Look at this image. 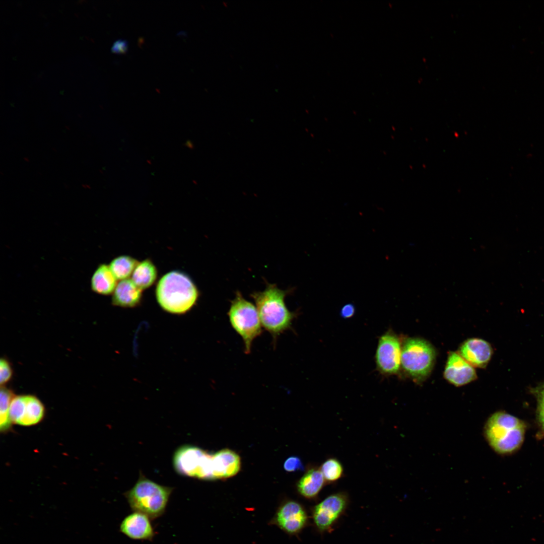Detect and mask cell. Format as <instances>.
<instances>
[{"instance_id": "cell-1", "label": "cell", "mask_w": 544, "mask_h": 544, "mask_svg": "<svg viewBox=\"0 0 544 544\" xmlns=\"http://www.w3.org/2000/svg\"><path fill=\"white\" fill-rule=\"evenodd\" d=\"M289 293L275 284H268L263 291L251 294L262 327L271 335L274 346L281 334L292 329L296 315L286 305L285 299Z\"/></svg>"}, {"instance_id": "cell-2", "label": "cell", "mask_w": 544, "mask_h": 544, "mask_svg": "<svg viewBox=\"0 0 544 544\" xmlns=\"http://www.w3.org/2000/svg\"><path fill=\"white\" fill-rule=\"evenodd\" d=\"M157 301L165 310L175 314L184 313L194 305L198 293L185 274L172 271L159 281L156 291Z\"/></svg>"}, {"instance_id": "cell-3", "label": "cell", "mask_w": 544, "mask_h": 544, "mask_svg": "<svg viewBox=\"0 0 544 544\" xmlns=\"http://www.w3.org/2000/svg\"><path fill=\"white\" fill-rule=\"evenodd\" d=\"M526 426L518 418L504 412L492 415L485 426V435L492 449L501 454H511L522 445Z\"/></svg>"}, {"instance_id": "cell-4", "label": "cell", "mask_w": 544, "mask_h": 544, "mask_svg": "<svg viewBox=\"0 0 544 544\" xmlns=\"http://www.w3.org/2000/svg\"><path fill=\"white\" fill-rule=\"evenodd\" d=\"M173 489L159 485L140 473L137 483L124 494L132 511L148 516L151 520L165 512Z\"/></svg>"}, {"instance_id": "cell-5", "label": "cell", "mask_w": 544, "mask_h": 544, "mask_svg": "<svg viewBox=\"0 0 544 544\" xmlns=\"http://www.w3.org/2000/svg\"><path fill=\"white\" fill-rule=\"evenodd\" d=\"M227 315L231 327L243 341L245 353L249 354L253 341L262 332L256 306L238 291L231 302Z\"/></svg>"}, {"instance_id": "cell-6", "label": "cell", "mask_w": 544, "mask_h": 544, "mask_svg": "<svg viewBox=\"0 0 544 544\" xmlns=\"http://www.w3.org/2000/svg\"><path fill=\"white\" fill-rule=\"evenodd\" d=\"M436 351L424 339H406L401 346V367L416 383H421L430 375L435 364Z\"/></svg>"}, {"instance_id": "cell-7", "label": "cell", "mask_w": 544, "mask_h": 544, "mask_svg": "<svg viewBox=\"0 0 544 544\" xmlns=\"http://www.w3.org/2000/svg\"><path fill=\"white\" fill-rule=\"evenodd\" d=\"M349 503L347 493L340 492L328 496L312 508L314 524L319 532L332 528L346 511Z\"/></svg>"}, {"instance_id": "cell-8", "label": "cell", "mask_w": 544, "mask_h": 544, "mask_svg": "<svg viewBox=\"0 0 544 544\" xmlns=\"http://www.w3.org/2000/svg\"><path fill=\"white\" fill-rule=\"evenodd\" d=\"M401 346L399 337L391 331L386 332L379 337L375 358L380 373L391 375L399 372Z\"/></svg>"}, {"instance_id": "cell-9", "label": "cell", "mask_w": 544, "mask_h": 544, "mask_svg": "<svg viewBox=\"0 0 544 544\" xmlns=\"http://www.w3.org/2000/svg\"><path fill=\"white\" fill-rule=\"evenodd\" d=\"M45 415L42 402L31 395H21L12 403L10 417L13 423L22 426H31L40 423Z\"/></svg>"}, {"instance_id": "cell-10", "label": "cell", "mask_w": 544, "mask_h": 544, "mask_svg": "<svg viewBox=\"0 0 544 544\" xmlns=\"http://www.w3.org/2000/svg\"><path fill=\"white\" fill-rule=\"evenodd\" d=\"M275 521L283 530L289 534H295L306 526L308 517L305 509L300 504L290 501L280 507Z\"/></svg>"}, {"instance_id": "cell-11", "label": "cell", "mask_w": 544, "mask_h": 544, "mask_svg": "<svg viewBox=\"0 0 544 544\" xmlns=\"http://www.w3.org/2000/svg\"><path fill=\"white\" fill-rule=\"evenodd\" d=\"M444 377L455 386L467 384L477 378L476 372L458 353L450 352L444 371Z\"/></svg>"}, {"instance_id": "cell-12", "label": "cell", "mask_w": 544, "mask_h": 544, "mask_svg": "<svg viewBox=\"0 0 544 544\" xmlns=\"http://www.w3.org/2000/svg\"><path fill=\"white\" fill-rule=\"evenodd\" d=\"M119 529L125 536L134 540H152L155 534L151 519L139 512L132 511L125 516Z\"/></svg>"}, {"instance_id": "cell-13", "label": "cell", "mask_w": 544, "mask_h": 544, "mask_svg": "<svg viewBox=\"0 0 544 544\" xmlns=\"http://www.w3.org/2000/svg\"><path fill=\"white\" fill-rule=\"evenodd\" d=\"M458 353L472 367L484 368L491 359L493 349L487 341L479 338H471L460 345Z\"/></svg>"}, {"instance_id": "cell-14", "label": "cell", "mask_w": 544, "mask_h": 544, "mask_svg": "<svg viewBox=\"0 0 544 544\" xmlns=\"http://www.w3.org/2000/svg\"><path fill=\"white\" fill-rule=\"evenodd\" d=\"M212 467L214 480L230 477L239 471L240 458L230 450H222L212 455Z\"/></svg>"}, {"instance_id": "cell-15", "label": "cell", "mask_w": 544, "mask_h": 544, "mask_svg": "<svg viewBox=\"0 0 544 544\" xmlns=\"http://www.w3.org/2000/svg\"><path fill=\"white\" fill-rule=\"evenodd\" d=\"M142 291L131 279L121 280L113 293L112 304L123 307L135 306L140 302Z\"/></svg>"}, {"instance_id": "cell-16", "label": "cell", "mask_w": 544, "mask_h": 544, "mask_svg": "<svg viewBox=\"0 0 544 544\" xmlns=\"http://www.w3.org/2000/svg\"><path fill=\"white\" fill-rule=\"evenodd\" d=\"M326 484L319 467L310 468L297 484L299 493L304 497L313 499L317 497Z\"/></svg>"}, {"instance_id": "cell-17", "label": "cell", "mask_w": 544, "mask_h": 544, "mask_svg": "<svg viewBox=\"0 0 544 544\" xmlns=\"http://www.w3.org/2000/svg\"><path fill=\"white\" fill-rule=\"evenodd\" d=\"M117 280L109 265L101 263L98 265L91 277V289L97 294L108 295L113 293L117 285Z\"/></svg>"}, {"instance_id": "cell-18", "label": "cell", "mask_w": 544, "mask_h": 544, "mask_svg": "<svg viewBox=\"0 0 544 544\" xmlns=\"http://www.w3.org/2000/svg\"><path fill=\"white\" fill-rule=\"evenodd\" d=\"M157 271L155 266L149 259L139 262L131 277L134 283L141 290L150 287L156 280Z\"/></svg>"}, {"instance_id": "cell-19", "label": "cell", "mask_w": 544, "mask_h": 544, "mask_svg": "<svg viewBox=\"0 0 544 544\" xmlns=\"http://www.w3.org/2000/svg\"><path fill=\"white\" fill-rule=\"evenodd\" d=\"M139 263L130 256L121 255L114 258L109 266L116 279L121 281L128 279Z\"/></svg>"}, {"instance_id": "cell-20", "label": "cell", "mask_w": 544, "mask_h": 544, "mask_svg": "<svg viewBox=\"0 0 544 544\" xmlns=\"http://www.w3.org/2000/svg\"><path fill=\"white\" fill-rule=\"evenodd\" d=\"M15 395L12 391L1 386L0 393V429L1 432L8 431L11 427L12 422L9 411L11 403Z\"/></svg>"}, {"instance_id": "cell-21", "label": "cell", "mask_w": 544, "mask_h": 544, "mask_svg": "<svg viewBox=\"0 0 544 544\" xmlns=\"http://www.w3.org/2000/svg\"><path fill=\"white\" fill-rule=\"evenodd\" d=\"M327 484L333 483L343 475L344 468L342 463L336 458L330 457L325 460L319 467Z\"/></svg>"}, {"instance_id": "cell-22", "label": "cell", "mask_w": 544, "mask_h": 544, "mask_svg": "<svg viewBox=\"0 0 544 544\" xmlns=\"http://www.w3.org/2000/svg\"><path fill=\"white\" fill-rule=\"evenodd\" d=\"M534 392L537 400V421L544 432V384L536 389Z\"/></svg>"}, {"instance_id": "cell-23", "label": "cell", "mask_w": 544, "mask_h": 544, "mask_svg": "<svg viewBox=\"0 0 544 544\" xmlns=\"http://www.w3.org/2000/svg\"><path fill=\"white\" fill-rule=\"evenodd\" d=\"M12 376V369L10 363L5 359L2 358L0 361V383L1 386L4 385L11 379Z\"/></svg>"}, {"instance_id": "cell-24", "label": "cell", "mask_w": 544, "mask_h": 544, "mask_svg": "<svg viewBox=\"0 0 544 544\" xmlns=\"http://www.w3.org/2000/svg\"><path fill=\"white\" fill-rule=\"evenodd\" d=\"M284 467L287 471H296L304 468L301 460L297 456H291L287 459Z\"/></svg>"}, {"instance_id": "cell-25", "label": "cell", "mask_w": 544, "mask_h": 544, "mask_svg": "<svg viewBox=\"0 0 544 544\" xmlns=\"http://www.w3.org/2000/svg\"><path fill=\"white\" fill-rule=\"evenodd\" d=\"M355 306L353 303H347L341 309L340 315L343 318H350L355 313Z\"/></svg>"}, {"instance_id": "cell-26", "label": "cell", "mask_w": 544, "mask_h": 544, "mask_svg": "<svg viewBox=\"0 0 544 544\" xmlns=\"http://www.w3.org/2000/svg\"><path fill=\"white\" fill-rule=\"evenodd\" d=\"M127 50V42L124 40L119 39L115 41L111 47L112 52L117 53H125Z\"/></svg>"}]
</instances>
